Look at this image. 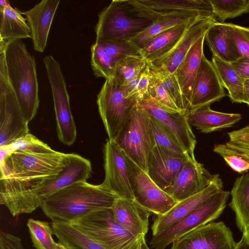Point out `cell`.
I'll return each mask as SVG.
<instances>
[{
    "mask_svg": "<svg viewBox=\"0 0 249 249\" xmlns=\"http://www.w3.org/2000/svg\"><path fill=\"white\" fill-rule=\"evenodd\" d=\"M66 157L53 149H20L0 158V203L14 217L35 211V192L57 178L65 167Z\"/></svg>",
    "mask_w": 249,
    "mask_h": 249,
    "instance_id": "obj_1",
    "label": "cell"
},
{
    "mask_svg": "<svg viewBox=\"0 0 249 249\" xmlns=\"http://www.w3.org/2000/svg\"><path fill=\"white\" fill-rule=\"evenodd\" d=\"M117 198L101 184L94 185L81 181L49 196L40 208L52 221L70 223L92 212L111 209Z\"/></svg>",
    "mask_w": 249,
    "mask_h": 249,
    "instance_id": "obj_2",
    "label": "cell"
},
{
    "mask_svg": "<svg viewBox=\"0 0 249 249\" xmlns=\"http://www.w3.org/2000/svg\"><path fill=\"white\" fill-rule=\"evenodd\" d=\"M3 52L9 82L23 117L29 123L39 107L38 84L35 59L21 39L6 43Z\"/></svg>",
    "mask_w": 249,
    "mask_h": 249,
    "instance_id": "obj_3",
    "label": "cell"
},
{
    "mask_svg": "<svg viewBox=\"0 0 249 249\" xmlns=\"http://www.w3.org/2000/svg\"><path fill=\"white\" fill-rule=\"evenodd\" d=\"M154 21L140 16L129 0H113L98 15L96 38L130 41Z\"/></svg>",
    "mask_w": 249,
    "mask_h": 249,
    "instance_id": "obj_4",
    "label": "cell"
},
{
    "mask_svg": "<svg viewBox=\"0 0 249 249\" xmlns=\"http://www.w3.org/2000/svg\"><path fill=\"white\" fill-rule=\"evenodd\" d=\"M124 153L144 172H147L149 155L156 145L150 127L149 114L135 106L115 140Z\"/></svg>",
    "mask_w": 249,
    "mask_h": 249,
    "instance_id": "obj_5",
    "label": "cell"
},
{
    "mask_svg": "<svg viewBox=\"0 0 249 249\" xmlns=\"http://www.w3.org/2000/svg\"><path fill=\"white\" fill-rule=\"evenodd\" d=\"M230 194L222 189L164 231L152 236L149 243L151 248L165 249L189 232L216 219L226 208Z\"/></svg>",
    "mask_w": 249,
    "mask_h": 249,
    "instance_id": "obj_6",
    "label": "cell"
},
{
    "mask_svg": "<svg viewBox=\"0 0 249 249\" xmlns=\"http://www.w3.org/2000/svg\"><path fill=\"white\" fill-rule=\"evenodd\" d=\"M70 224L106 249H130L138 237L115 220L111 209L92 212Z\"/></svg>",
    "mask_w": 249,
    "mask_h": 249,
    "instance_id": "obj_7",
    "label": "cell"
},
{
    "mask_svg": "<svg viewBox=\"0 0 249 249\" xmlns=\"http://www.w3.org/2000/svg\"><path fill=\"white\" fill-rule=\"evenodd\" d=\"M28 123L9 82L4 53H0V147L28 134Z\"/></svg>",
    "mask_w": 249,
    "mask_h": 249,
    "instance_id": "obj_8",
    "label": "cell"
},
{
    "mask_svg": "<svg viewBox=\"0 0 249 249\" xmlns=\"http://www.w3.org/2000/svg\"><path fill=\"white\" fill-rule=\"evenodd\" d=\"M137 103L136 99L125 96L122 86L113 79L106 80L97 104L109 140L115 141Z\"/></svg>",
    "mask_w": 249,
    "mask_h": 249,
    "instance_id": "obj_9",
    "label": "cell"
},
{
    "mask_svg": "<svg viewBox=\"0 0 249 249\" xmlns=\"http://www.w3.org/2000/svg\"><path fill=\"white\" fill-rule=\"evenodd\" d=\"M43 62L52 91L58 138L70 146L75 142L77 132L65 78L59 62L53 56H46Z\"/></svg>",
    "mask_w": 249,
    "mask_h": 249,
    "instance_id": "obj_10",
    "label": "cell"
},
{
    "mask_svg": "<svg viewBox=\"0 0 249 249\" xmlns=\"http://www.w3.org/2000/svg\"><path fill=\"white\" fill-rule=\"evenodd\" d=\"M125 156L135 201L144 209L157 215L165 214L178 202L160 188L146 172L125 155Z\"/></svg>",
    "mask_w": 249,
    "mask_h": 249,
    "instance_id": "obj_11",
    "label": "cell"
},
{
    "mask_svg": "<svg viewBox=\"0 0 249 249\" xmlns=\"http://www.w3.org/2000/svg\"><path fill=\"white\" fill-rule=\"evenodd\" d=\"M105 177L102 185L119 198L135 200L124 152L114 141L104 145Z\"/></svg>",
    "mask_w": 249,
    "mask_h": 249,
    "instance_id": "obj_12",
    "label": "cell"
},
{
    "mask_svg": "<svg viewBox=\"0 0 249 249\" xmlns=\"http://www.w3.org/2000/svg\"><path fill=\"white\" fill-rule=\"evenodd\" d=\"M236 244L224 223L211 222L175 240L171 249H234Z\"/></svg>",
    "mask_w": 249,
    "mask_h": 249,
    "instance_id": "obj_13",
    "label": "cell"
},
{
    "mask_svg": "<svg viewBox=\"0 0 249 249\" xmlns=\"http://www.w3.org/2000/svg\"><path fill=\"white\" fill-rule=\"evenodd\" d=\"M137 106L144 109L165 127L179 142L190 159H196L194 150L196 141L186 113L168 111L150 97L139 100Z\"/></svg>",
    "mask_w": 249,
    "mask_h": 249,
    "instance_id": "obj_14",
    "label": "cell"
},
{
    "mask_svg": "<svg viewBox=\"0 0 249 249\" xmlns=\"http://www.w3.org/2000/svg\"><path fill=\"white\" fill-rule=\"evenodd\" d=\"M219 178V175L211 174L196 159H189L164 191L178 202L201 192Z\"/></svg>",
    "mask_w": 249,
    "mask_h": 249,
    "instance_id": "obj_15",
    "label": "cell"
},
{
    "mask_svg": "<svg viewBox=\"0 0 249 249\" xmlns=\"http://www.w3.org/2000/svg\"><path fill=\"white\" fill-rule=\"evenodd\" d=\"M189 159L186 155L156 145L148 156L147 173L152 180L164 191L171 185Z\"/></svg>",
    "mask_w": 249,
    "mask_h": 249,
    "instance_id": "obj_16",
    "label": "cell"
},
{
    "mask_svg": "<svg viewBox=\"0 0 249 249\" xmlns=\"http://www.w3.org/2000/svg\"><path fill=\"white\" fill-rule=\"evenodd\" d=\"M226 95L218 74L204 54L193 86L188 110L219 101Z\"/></svg>",
    "mask_w": 249,
    "mask_h": 249,
    "instance_id": "obj_17",
    "label": "cell"
},
{
    "mask_svg": "<svg viewBox=\"0 0 249 249\" xmlns=\"http://www.w3.org/2000/svg\"><path fill=\"white\" fill-rule=\"evenodd\" d=\"M91 172V165L89 160L76 154H66L64 170L53 181L35 192L36 205L40 207L46 198L56 192L73 183L86 181Z\"/></svg>",
    "mask_w": 249,
    "mask_h": 249,
    "instance_id": "obj_18",
    "label": "cell"
},
{
    "mask_svg": "<svg viewBox=\"0 0 249 249\" xmlns=\"http://www.w3.org/2000/svg\"><path fill=\"white\" fill-rule=\"evenodd\" d=\"M217 21L215 17L200 19L193 23L176 47L166 56L148 64L153 70L174 73L192 46Z\"/></svg>",
    "mask_w": 249,
    "mask_h": 249,
    "instance_id": "obj_19",
    "label": "cell"
},
{
    "mask_svg": "<svg viewBox=\"0 0 249 249\" xmlns=\"http://www.w3.org/2000/svg\"><path fill=\"white\" fill-rule=\"evenodd\" d=\"M140 16L155 20L165 15L181 12H198L213 15L209 0H129Z\"/></svg>",
    "mask_w": 249,
    "mask_h": 249,
    "instance_id": "obj_20",
    "label": "cell"
},
{
    "mask_svg": "<svg viewBox=\"0 0 249 249\" xmlns=\"http://www.w3.org/2000/svg\"><path fill=\"white\" fill-rule=\"evenodd\" d=\"M59 0H43L31 9L21 12L26 17L35 51L42 53Z\"/></svg>",
    "mask_w": 249,
    "mask_h": 249,
    "instance_id": "obj_21",
    "label": "cell"
},
{
    "mask_svg": "<svg viewBox=\"0 0 249 249\" xmlns=\"http://www.w3.org/2000/svg\"><path fill=\"white\" fill-rule=\"evenodd\" d=\"M222 188L223 182L221 179L219 178L199 193L178 202L165 214L157 215L151 226L152 236L157 235L164 231Z\"/></svg>",
    "mask_w": 249,
    "mask_h": 249,
    "instance_id": "obj_22",
    "label": "cell"
},
{
    "mask_svg": "<svg viewBox=\"0 0 249 249\" xmlns=\"http://www.w3.org/2000/svg\"><path fill=\"white\" fill-rule=\"evenodd\" d=\"M111 210L115 220L135 237L146 235L150 213L136 201L118 197Z\"/></svg>",
    "mask_w": 249,
    "mask_h": 249,
    "instance_id": "obj_23",
    "label": "cell"
},
{
    "mask_svg": "<svg viewBox=\"0 0 249 249\" xmlns=\"http://www.w3.org/2000/svg\"><path fill=\"white\" fill-rule=\"evenodd\" d=\"M209 17L214 16L193 11L178 12L160 17L151 25L130 41L139 51L153 38L171 28Z\"/></svg>",
    "mask_w": 249,
    "mask_h": 249,
    "instance_id": "obj_24",
    "label": "cell"
},
{
    "mask_svg": "<svg viewBox=\"0 0 249 249\" xmlns=\"http://www.w3.org/2000/svg\"><path fill=\"white\" fill-rule=\"evenodd\" d=\"M186 116L191 126L205 133L231 127L242 119L240 113L215 111L210 105L188 110Z\"/></svg>",
    "mask_w": 249,
    "mask_h": 249,
    "instance_id": "obj_25",
    "label": "cell"
},
{
    "mask_svg": "<svg viewBox=\"0 0 249 249\" xmlns=\"http://www.w3.org/2000/svg\"><path fill=\"white\" fill-rule=\"evenodd\" d=\"M205 36L200 37L192 46L174 73L179 84L188 109L194 81L204 55Z\"/></svg>",
    "mask_w": 249,
    "mask_h": 249,
    "instance_id": "obj_26",
    "label": "cell"
},
{
    "mask_svg": "<svg viewBox=\"0 0 249 249\" xmlns=\"http://www.w3.org/2000/svg\"><path fill=\"white\" fill-rule=\"evenodd\" d=\"M199 19L177 26L156 36L139 50L140 54L148 64L163 58L176 47L190 27Z\"/></svg>",
    "mask_w": 249,
    "mask_h": 249,
    "instance_id": "obj_27",
    "label": "cell"
},
{
    "mask_svg": "<svg viewBox=\"0 0 249 249\" xmlns=\"http://www.w3.org/2000/svg\"><path fill=\"white\" fill-rule=\"evenodd\" d=\"M213 56L229 63L242 56L235 43L228 36L224 23L217 22L207 31L205 36Z\"/></svg>",
    "mask_w": 249,
    "mask_h": 249,
    "instance_id": "obj_28",
    "label": "cell"
},
{
    "mask_svg": "<svg viewBox=\"0 0 249 249\" xmlns=\"http://www.w3.org/2000/svg\"><path fill=\"white\" fill-rule=\"evenodd\" d=\"M0 13V42L31 38V30L21 12L11 5Z\"/></svg>",
    "mask_w": 249,
    "mask_h": 249,
    "instance_id": "obj_29",
    "label": "cell"
},
{
    "mask_svg": "<svg viewBox=\"0 0 249 249\" xmlns=\"http://www.w3.org/2000/svg\"><path fill=\"white\" fill-rule=\"evenodd\" d=\"M230 194L229 206L234 212L237 226L243 232L249 226V173L235 179Z\"/></svg>",
    "mask_w": 249,
    "mask_h": 249,
    "instance_id": "obj_30",
    "label": "cell"
},
{
    "mask_svg": "<svg viewBox=\"0 0 249 249\" xmlns=\"http://www.w3.org/2000/svg\"><path fill=\"white\" fill-rule=\"evenodd\" d=\"M51 226L59 242L68 249H106L70 223L52 221Z\"/></svg>",
    "mask_w": 249,
    "mask_h": 249,
    "instance_id": "obj_31",
    "label": "cell"
},
{
    "mask_svg": "<svg viewBox=\"0 0 249 249\" xmlns=\"http://www.w3.org/2000/svg\"><path fill=\"white\" fill-rule=\"evenodd\" d=\"M212 62L223 87L228 91L231 101L232 103H243L244 79L236 72L230 63L215 56H212Z\"/></svg>",
    "mask_w": 249,
    "mask_h": 249,
    "instance_id": "obj_32",
    "label": "cell"
},
{
    "mask_svg": "<svg viewBox=\"0 0 249 249\" xmlns=\"http://www.w3.org/2000/svg\"><path fill=\"white\" fill-rule=\"evenodd\" d=\"M147 65L141 54L126 57L116 63L113 79L121 86L125 85L136 79Z\"/></svg>",
    "mask_w": 249,
    "mask_h": 249,
    "instance_id": "obj_33",
    "label": "cell"
},
{
    "mask_svg": "<svg viewBox=\"0 0 249 249\" xmlns=\"http://www.w3.org/2000/svg\"><path fill=\"white\" fill-rule=\"evenodd\" d=\"M27 225L36 249H53L57 243L53 238V231L48 222L29 218Z\"/></svg>",
    "mask_w": 249,
    "mask_h": 249,
    "instance_id": "obj_34",
    "label": "cell"
},
{
    "mask_svg": "<svg viewBox=\"0 0 249 249\" xmlns=\"http://www.w3.org/2000/svg\"><path fill=\"white\" fill-rule=\"evenodd\" d=\"M214 17L224 23L228 18H233L249 13V0H209Z\"/></svg>",
    "mask_w": 249,
    "mask_h": 249,
    "instance_id": "obj_35",
    "label": "cell"
},
{
    "mask_svg": "<svg viewBox=\"0 0 249 249\" xmlns=\"http://www.w3.org/2000/svg\"><path fill=\"white\" fill-rule=\"evenodd\" d=\"M91 65L94 75L106 80L113 79L116 64L115 60L95 42L91 47Z\"/></svg>",
    "mask_w": 249,
    "mask_h": 249,
    "instance_id": "obj_36",
    "label": "cell"
},
{
    "mask_svg": "<svg viewBox=\"0 0 249 249\" xmlns=\"http://www.w3.org/2000/svg\"><path fill=\"white\" fill-rule=\"evenodd\" d=\"M98 44L117 63L131 55H139V51L129 41L108 40L96 38Z\"/></svg>",
    "mask_w": 249,
    "mask_h": 249,
    "instance_id": "obj_37",
    "label": "cell"
},
{
    "mask_svg": "<svg viewBox=\"0 0 249 249\" xmlns=\"http://www.w3.org/2000/svg\"><path fill=\"white\" fill-rule=\"evenodd\" d=\"M148 93L150 98L164 109L173 113H180L163 87L157 73L151 68Z\"/></svg>",
    "mask_w": 249,
    "mask_h": 249,
    "instance_id": "obj_38",
    "label": "cell"
},
{
    "mask_svg": "<svg viewBox=\"0 0 249 249\" xmlns=\"http://www.w3.org/2000/svg\"><path fill=\"white\" fill-rule=\"evenodd\" d=\"M149 115L150 125L156 145L188 156L179 142L154 117L150 114Z\"/></svg>",
    "mask_w": 249,
    "mask_h": 249,
    "instance_id": "obj_39",
    "label": "cell"
},
{
    "mask_svg": "<svg viewBox=\"0 0 249 249\" xmlns=\"http://www.w3.org/2000/svg\"><path fill=\"white\" fill-rule=\"evenodd\" d=\"M155 71L157 73L163 87L179 112L183 114L186 113L188 107L175 74Z\"/></svg>",
    "mask_w": 249,
    "mask_h": 249,
    "instance_id": "obj_40",
    "label": "cell"
},
{
    "mask_svg": "<svg viewBox=\"0 0 249 249\" xmlns=\"http://www.w3.org/2000/svg\"><path fill=\"white\" fill-rule=\"evenodd\" d=\"M213 151L221 156L229 166L239 173L249 170V159L238 151L228 146L226 144H219L214 146Z\"/></svg>",
    "mask_w": 249,
    "mask_h": 249,
    "instance_id": "obj_41",
    "label": "cell"
},
{
    "mask_svg": "<svg viewBox=\"0 0 249 249\" xmlns=\"http://www.w3.org/2000/svg\"><path fill=\"white\" fill-rule=\"evenodd\" d=\"M224 24L228 36L235 43L241 55L249 58V27L232 23Z\"/></svg>",
    "mask_w": 249,
    "mask_h": 249,
    "instance_id": "obj_42",
    "label": "cell"
},
{
    "mask_svg": "<svg viewBox=\"0 0 249 249\" xmlns=\"http://www.w3.org/2000/svg\"><path fill=\"white\" fill-rule=\"evenodd\" d=\"M4 147L11 153L17 150L29 149L34 151H47L52 148L47 144L33 134L28 133Z\"/></svg>",
    "mask_w": 249,
    "mask_h": 249,
    "instance_id": "obj_43",
    "label": "cell"
},
{
    "mask_svg": "<svg viewBox=\"0 0 249 249\" xmlns=\"http://www.w3.org/2000/svg\"><path fill=\"white\" fill-rule=\"evenodd\" d=\"M151 68L148 64L143 71L137 78L136 86L128 98H133L138 101L150 97L148 87Z\"/></svg>",
    "mask_w": 249,
    "mask_h": 249,
    "instance_id": "obj_44",
    "label": "cell"
},
{
    "mask_svg": "<svg viewBox=\"0 0 249 249\" xmlns=\"http://www.w3.org/2000/svg\"><path fill=\"white\" fill-rule=\"evenodd\" d=\"M231 143L249 149V124L228 133Z\"/></svg>",
    "mask_w": 249,
    "mask_h": 249,
    "instance_id": "obj_45",
    "label": "cell"
},
{
    "mask_svg": "<svg viewBox=\"0 0 249 249\" xmlns=\"http://www.w3.org/2000/svg\"><path fill=\"white\" fill-rule=\"evenodd\" d=\"M0 249H26L21 239L13 234L0 232Z\"/></svg>",
    "mask_w": 249,
    "mask_h": 249,
    "instance_id": "obj_46",
    "label": "cell"
},
{
    "mask_svg": "<svg viewBox=\"0 0 249 249\" xmlns=\"http://www.w3.org/2000/svg\"><path fill=\"white\" fill-rule=\"evenodd\" d=\"M230 64L243 79L249 78V58L242 56L237 60Z\"/></svg>",
    "mask_w": 249,
    "mask_h": 249,
    "instance_id": "obj_47",
    "label": "cell"
},
{
    "mask_svg": "<svg viewBox=\"0 0 249 249\" xmlns=\"http://www.w3.org/2000/svg\"><path fill=\"white\" fill-rule=\"evenodd\" d=\"M145 237L143 234L139 236L130 249H151L146 244Z\"/></svg>",
    "mask_w": 249,
    "mask_h": 249,
    "instance_id": "obj_48",
    "label": "cell"
},
{
    "mask_svg": "<svg viewBox=\"0 0 249 249\" xmlns=\"http://www.w3.org/2000/svg\"><path fill=\"white\" fill-rule=\"evenodd\" d=\"M228 146L238 151L243 156L249 159V149L234 144L230 141L225 143Z\"/></svg>",
    "mask_w": 249,
    "mask_h": 249,
    "instance_id": "obj_49",
    "label": "cell"
},
{
    "mask_svg": "<svg viewBox=\"0 0 249 249\" xmlns=\"http://www.w3.org/2000/svg\"><path fill=\"white\" fill-rule=\"evenodd\" d=\"M244 103L249 106V78L245 79L243 83Z\"/></svg>",
    "mask_w": 249,
    "mask_h": 249,
    "instance_id": "obj_50",
    "label": "cell"
},
{
    "mask_svg": "<svg viewBox=\"0 0 249 249\" xmlns=\"http://www.w3.org/2000/svg\"><path fill=\"white\" fill-rule=\"evenodd\" d=\"M234 249H249V242L242 235L241 240L236 244Z\"/></svg>",
    "mask_w": 249,
    "mask_h": 249,
    "instance_id": "obj_51",
    "label": "cell"
},
{
    "mask_svg": "<svg viewBox=\"0 0 249 249\" xmlns=\"http://www.w3.org/2000/svg\"><path fill=\"white\" fill-rule=\"evenodd\" d=\"M10 3L8 0H0V11L2 10L5 7L10 6Z\"/></svg>",
    "mask_w": 249,
    "mask_h": 249,
    "instance_id": "obj_52",
    "label": "cell"
},
{
    "mask_svg": "<svg viewBox=\"0 0 249 249\" xmlns=\"http://www.w3.org/2000/svg\"><path fill=\"white\" fill-rule=\"evenodd\" d=\"M53 249H68V248L62 243L59 242L56 243Z\"/></svg>",
    "mask_w": 249,
    "mask_h": 249,
    "instance_id": "obj_53",
    "label": "cell"
},
{
    "mask_svg": "<svg viewBox=\"0 0 249 249\" xmlns=\"http://www.w3.org/2000/svg\"><path fill=\"white\" fill-rule=\"evenodd\" d=\"M243 236L249 242V226L243 232Z\"/></svg>",
    "mask_w": 249,
    "mask_h": 249,
    "instance_id": "obj_54",
    "label": "cell"
}]
</instances>
